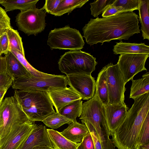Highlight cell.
<instances>
[{
    "label": "cell",
    "instance_id": "cell-19",
    "mask_svg": "<svg viewBox=\"0 0 149 149\" xmlns=\"http://www.w3.org/2000/svg\"><path fill=\"white\" fill-rule=\"evenodd\" d=\"M48 136L53 149H76L81 143H76L68 139L60 132L47 129Z\"/></svg>",
    "mask_w": 149,
    "mask_h": 149
},
{
    "label": "cell",
    "instance_id": "cell-22",
    "mask_svg": "<svg viewBox=\"0 0 149 149\" xmlns=\"http://www.w3.org/2000/svg\"><path fill=\"white\" fill-rule=\"evenodd\" d=\"M130 98L133 99L149 93V73L143 74L142 78L132 80Z\"/></svg>",
    "mask_w": 149,
    "mask_h": 149
},
{
    "label": "cell",
    "instance_id": "cell-6",
    "mask_svg": "<svg viewBox=\"0 0 149 149\" xmlns=\"http://www.w3.org/2000/svg\"><path fill=\"white\" fill-rule=\"evenodd\" d=\"M51 49L81 50L85 43L79 31L68 25L55 28L49 32L47 41Z\"/></svg>",
    "mask_w": 149,
    "mask_h": 149
},
{
    "label": "cell",
    "instance_id": "cell-46",
    "mask_svg": "<svg viewBox=\"0 0 149 149\" xmlns=\"http://www.w3.org/2000/svg\"><path fill=\"white\" fill-rule=\"evenodd\" d=\"M3 99H2V100H0V105L1 104V103L3 100Z\"/></svg>",
    "mask_w": 149,
    "mask_h": 149
},
{
    "label": "cell",
    "instance_id": "cell-2",
    "mask_svg": "<svg viewBox=\"0 0 149 149\" xmlns=\"http://www.w3.org/2000/svg\"><path fill=\"white\" fill-rule=\"evenodd\" d=\"M149 93L133 99L134 102L124 120L111 134L118 149H136L143 122L149 111Z\"/></svg>",
    "mask_w": 149,
    "mask_h": 149
},
{
    "label": "cell",
    "instance_id": "cell-1",
    "mask_svg": "<svg viewBox=\"0 0 149 149\" xmlns=\"http://www.w3.org/2000/svg\"><path fill=\"white\" fill-rule=\"evenodd\" d=\"M138 15L133 12H120L105 18L90 19L83 27V37L90 46L113 40H128L140 33Z\"/></svg>",
    "mask_w": 149,
    "mask_h": 149
},
{
    "label": "cell",
    "instance_id": "cell-36",
    "mask_svg": "<svg viewBox=\"0 0 149 149\" xmlns=\"http://www.w3.org/2000/svg\"><path fill=\"white\" fill-rule=\"evenodd\" d=\"M62 0H46L42 7L46 12L51 14L58 6Z\"/></svg>",
    "mask_w": 149,
    "mask_h": 149
},
{
    "label": "cell",
    "instance_id": "cell-8",
    "mask_svg": "<svg viewBox=\"0 0 149 149\" xmlns=\"http://www.w3.org/2000/svg\"><path fill=\"white\" fill-rule=\"evenodd\" d=\"M42 8H36L19 13L15 19L19 30L28 36L41 33L46 25V12Z\"/></svg>",
    "mask_w": 149,
    "mask_h": 149
},
{
    "label": "cell",
    "instance_id": "cell-25",
    "mask_svg": "<svg viewBox=\"0 0 149 149\" xmlns=\"http://www.w3.org/2000/svg\"><path fill=\"white\" fill-rule=\"evenodd\" d=\"M39 0H5L1 5L5 8L6 12L15 10L21 12L36 8V5Z\"/></svg>",
    "mask_w": 149,
    "mask_h": 149
},
{
    "label": "cell",
    "instance_id": "cell-27",
    "mask_svg": "<svg viewBox=\"0 0 149 149\" xmlns=\"http://www.w3.org/2000/svg\"><path fill=\"white\" fill-rule=\"evenodd\" d=\"M42 122L52 130L57 129L64 124H69L73 122L56 112L47 116Z\"/></svg>",
    "mask_w": 149,
    "mask_h": 149
},
{
    "label": "cell",
    "instance_id": "cell-31",
    "mask_svg": "<svg viewBox=\"0 0 149 149\" xmlns=\"http://www.w3.org/2000/svg\"><path fill=\"white\" fill-rule=\"evenodd\" d=\"M112 4L123 8V12H133L138 10V0H115Z\"/></svg>",
    "mask_w": 149,
    "mask_h": 149
},
{
    "label": "cell",
    "instance_id": "cell-10",
    "mask_svg": "<svg viewBox=\"0 0 149 149\" xmlns=\"http://www.w3.org/2000/svg\"><path fill=\"white\" fill-rule=\"evenodd\" d=\"M149 54L130 53L120 54L117 63L121 72L125 83L133 79L138 73L147 69L145 64Z\"/></svg>",
    "mask_w": 149,
    "mask_h": 149
},
{
    "label": "cell",
    "instance_id": "cell-34",
    "mask_svg": "<svg viewBox=\"0 0 149 149\" xmlns=\"http://www.w3.org/2000/svg\"><path fill=\"white\" fill-rule=\"evenodd\" d=\"M123 8L121 6H115L112 4L107 7L102 13L103 18L107 17L123 12Z\"/></svg>",
    "mask_w": 149,
    "mask_h": 149
},
{
    "label": "cell",
    "instance_id": "cell-39",
    "mask_svg": "<svg viewBox=\"0 0 149 149\" xmlns=\"http://www.w3.org/2000/svg\"><path fill=\"white\" fill-rule=\"evenodd\" d=\"M6 63L5 56H0V73L6 72Z\"/></svg>",
    "mask_w": 149,
    "mask_h": 149
},
{
    "label": "cell",
    "instance_id": "cell-42",
    "mask_svg": "<svg viewBox=\"0 0 149 149\" xmlns=\"http://www.w3.org/2000/svg\"><path fill=\"white\" fill-rule=\"evenodd\" d=\"M7 90V89L0 90V100L3 99V97Z\"/></svg>",
    "mask_w": 149,
    "mask_h": 149
},
{
    "label": "cell",
    "instance_id": "cell-38",
    "mask_svg": "<svg viewBox=\"0 0 149 149\" xmlns=\"http://www.w3.org/2000/svg\"><path fill=\"white\" fill-rule=\"evenodd\" d=\"M81 143L84 149H95L92 138L90 133L84 137Z\"/></svg>",
    "mask_w": 149,
    "mask_h": 149
},
{
    "label": "cell",
    "instance_id": "cell-14",
    "mask_svg": "<svg viewBox=\"0 0 149 149\" xmlns=\"http://www.w3.org/2000/svg\"><path fill=\"white\" fill-rule=\"evenodd\" d=\"M107 126L111 134L121 123L127 114L128 108L125 103L104 106Z\"/></svg>",
    "mask_w": 149,
    "mask_h": 149
},
{
    "label": "cell",
    "instance_id": "cell-4",
    "mask_svg": "<svg viewBox=\"0 0 149 149\" xmlns=\"http://www.w3.org/2000/svg\"><path fill=\"white\" fill-rule=\"evenodd\" d=\"M96 59L93 56L81 50H71L61 56L58 62V68L66 75H91L97 64Z\"/></svg>",
    "mask_w": 149,
    "mask_h": 149
},
{
    "label": "cell",
    "instance_id": "cell-23",
    "mask_svg": "<svg viewBox=\"0 0 149 149\" xmlns=\"http://www.w3.org/2000/svg\"><path fill=\"white\" fill-rule=\"evenodd\" d=\"M83 111V101L79 99L70 102L63 107L59 113L73 122L77 121Z\"/></svg>",
    "mask_w": 149,
    "mask_h": 149
},
{
    "label": "cell",
    "instance_id": "cell-28",
    "mask_svg": "<svg viewBox=\"0 0 149 149\" xmlns=\"http://www.w3.org/2000/svg\"><path fill=\"white\" fill-rule=\"evenodd\" d=\"M6 33L9 40V51L14 49L24 54L22 38L17 31L11 27L7 30Z\"/></svg>",
    "mask_w": 149,
    "mask_h": 149
},
{
    "label": "cell",
    "instance_id": "cell-13",
    "mask_svg": "<svg viewBox=\"0 0 149 149\" xmlns=\"http://www.w3.org/2000/svg\"><path fill=\"white\" fill-rule=\"evenodd\" d=\"M48 95L56 112L64 106L73 101L81 99V97L71 87L54 88L47 91Z\"/></svg>",
    "mask_w": 149,
    "mask_h": 149
},
{
    "label": "cell",
    "instance_id": "cell-30",
    "mask_svg": "<svg viewBox=\"0 0 149 149\" xmlns=\"http://www.w3.org/2000/svg\"><path fill=\"white\" fill-rule=\"evenodd\" d=\"M148 143H149V113L142 124L138 138L137 146Z\"/></svg>",
    "mask_w": 149,
    "mask_h": 149
},
{
    "label": "cell",
    "instance_id": "cell-9",
    "mask_svg": "<svg viewBox=\"0 0 149 149\" xmlns=\"http://www.w3.org/2000/svg\"><path fill=\"white\" fill-rule=\"evenodd\" d=\"M106 68L109 104H121L124 102L126 90L123 75L117 63H110Z\"/></svg>",
    "mask_w": 149,
    "mask_h": 149
},
{
    "label": "cell",
    "instance_id": "cell-17",
    "mask_svg": "<svg viewBox=\"0 0 149 149\" xmlns=\"http://www.w3.org/2000/svg\"><path fill=\"white\" fill-rule=\"evenodd\" d=\"M5 56L6 63V73L13 81L29 73L10 51H8Z\"/></svg>",
    "mask_w": 149,
    "mask_h": 149
},
{
    "label": "cell",
    "instance_id": "cell-20",
    "mask_svg": "<svg viewBox=\"0 0 149 149\" xmlns=\"http://www.w3.org/2000/svg\"><path fill=\"white\" fill-rule=\"evenodd\" d=\"M138 20L141 24L143 39L149 40V0H138Z\"/></svg>",
    "mask_w": 149,
    "mask_h": 149
},
{
    "label": "cell",
    "instance_id": "cell-29",
    "mask_svg": "<svg viewBox=\"0 0 149 149\" xmlns=\"http://www.w3.org/2000/svg\"><path fill=\"white\" fill-rule=\"evenodd\" d=\"M115 0H97L90 3L91 15L94 17H97L102 13L105 8L112 4Z\"/></svg>",
    "mask_w": 149,
    "mask_h": 149
},
{
    "label": "cell",
    "instance_id": "cell-3",
    "mask_svg": "<svg viewBox=\"0 0 149 149\" xmlns=\"http://www.w3.org/2000/svg\"><path fill=\"white\" fill-rule=\"evenodd\" d=\"M14 96L29 120L42 121L55 112L47 92L34 90H15Z\"/></svg>",
    "mask_w": 149,
    "mask_h": 149
},
{
    "label": "cell",
    "instance_id": "cell-16",
    "mask_svg": "<svg viewBox=\"0 0 149 149\" xmlns=\"http://www.w3.org/2000/svg\"><path fill=\"white\" fill-rule=\"evenodd\" d=\"M60 132L67 139L76 143H81L84 137L89 133L85 124L77 121L70 123L66 128Z\"/></svg>",
    "mask_w": 149,
    "mask_h": 149
},
{
    "label": "cell",
    "instance_id": "cell-35",
    "mask_svg": "<svg viewBox=\"0 0 149 149\" xmlns=\"http://www.w3.org/2000/svg\"><path fill=\"white\" fill-rule=\"evenodd\" d=\"M13 81L6 72L0 73V90H8L12 86Z\"/></svg>",
    "mask_w": 149,
    "mask_h": 149
},
{
    "label": "cell",
    "instance_id": "cell-21",
    "mask_svg": "<svg viewBox=\"0 0 149 149\" xmlns=\"http://www.w3.org/2000/svg\"><path fill=\"white\" fill-rule=\"evenodd\" d=\"M95 91L103 105L105 106L108 104L109 95L105 66L103 68L98 74L96 81Z\"/></svg>",
    "mask_w": 149,
    "mask_h": 149
},
{
    "label": "cell",
    "instance_id": "cell-24",
    "mask_svg": "<svg viewBox=\"0 0 149 149\" xmlns=\"http://www.w3.org/2000/svg\"><path fill=\"white\" fill-rule=\"evenodd\" d=\"M88 0H62L56 9L51 14L60 16L70 13L74 9L83 6Z\"/></svg>",
    "mask_w": 149,
    "mask_h": 149
},
{
    "label": "cell",
    "instance_id": "cell-41",
    "mask_svg": "<svg viewBox=\"0 0 149 149\" xmlns=\"http://www.w3.org/2000/svg\"><path fill=\"white\" fill-rule=\"evenodd\" d=\"M33 149H53L51 148L46 146H37Z\"/></svg>",
    "mask_w": 149,
    "mask_h": 149
},
{
    "label": "cell",
    "instance_id": "cell-26",
    "mask_svg": "<svg viewBox=\"0 0 149 149\" xmlns=\"http://www.w3.org/2000/svg\"><path fill=\"white\" fill-rule=\"evenodd\" d=\"M9 51L16 57L30 74L32 76L38 77L48 78L54 75V74L42 72L35 68L27 61L25 58V54H23L18 51L12 49Z\"/></svg>",
    "mask_w": 149,
    "mask_h": 149
},
{
    "label": "cell",
    "instance_id": "cell-12",
    "mask_svg": "<svg viewBox=\"0 0 149 149\" xmlns=\"http://www.w3.org/2000/svg\"><path fill=\"white\" fill-rule=\"evenodd\" d=\"M70 87L77 93L83 100H89L94 95L96 81L91 75L72 74L66 75Z\"/></svg>",
    "mask_w": 149,
    "mask_h": 149
},
{
    "label": "cell",
    "instance_id": "cell-45",
    "mask_svg": "<svg viewBox=\"0 0 149 149\" xmlns=\"http://www.w3.org/2000/svg\"><path fill=\"white\" fill-rule=\"evenodd\" d=\"M4 1H5V0H0V4L2 3H3L4 2Z\"/></svg>",
    "mask_w": 149,
    "mask_h": 149
},
{
    "label": "cell",
    "instance_id": "cell-11",
    "mask_svg": "<svg viewBox=\"0 0 149 149\" xmlns=\"http://www.w3.org/2000/svg\"><path fill=\"white\" fill-rule=\"evenodd\" d=\"M36 125L29 121L14 127L0 139V149H18Z\"/></svg>",
    "mask_w": 149,
    "mask_h": 149
},
{
    "label": "cell",
    "instance_id": "cell-47",
    "mask_svg": "<svg viewBox=\"0 0 149 149\" xmlns=\"http://www.w3.org/2000/svg\"><path fill=\"white\" fill-rule=\"evenodd\" d=\"M2 54V53L1 52V50H0V56H1V55Z\"/></svg>",
    "mask_w": 149,
    "mask_h": 149
},
{
    "label": "cell",
    "instance_id": "cell-7",
    "mask_svg": "<svg viewBox=\"0 0 149 149\" xmlns=\"http://www.w3.org/2000/svg\"><path fill=\"white\" fill-rule=\"evenodd\" d=\"M66 76L54 75L48 78L34 77L30 73L13 81L12 88L15 90H34L47 92L54 88L67 87Z\"/></svg>",
    "mask_w": 149,
    "mask_h": 149
},
{
    "label": "cell",
    "instance_id": "cell-44",
    "mask_svg": "<svg viewBox=\"0 0 149 149\" xmlns=\"http://www.w3.org/2000/svg\"><path fill=\"white\" fill-rule=\"evenodd\" d=\"M2 120L1 116V114H0V127H1V126L2 125Z\"/></svg>",
    "mask_w": 149,
    "mask_h": 149
},
{
    "label": "cell",
    "instance_id": "cell-43",
    "mask_svg": "<svg viewBox=\"0 0 149 149\" xmlns=\"http://www.w3.org/2000/svg\"><path fill=\"white\" fill-rule=\"evenodd\" d=\"M76 149H84V148L82 146V145L81 143V144L78 147V148Z\"/></svg>",
    "mask_w": 149,
    "mask_h": 149
},
{
    "label": "cell",
    "instance_id": "cell-18",
    "mask_svg": "<svg viewBox=\"0 0 149 149\" xmlns=\"http://www.w3.org/2000/svg\"><path fill=\"white\" fill-rule=\"evenodd\" d=\"M115 54L130 53L149 54V46L144 43H136L123 42H116L113 49Z\"/></svg>",
    "mask_w": 149,
    "mask_h": 149
},
{
    "label": "cell",
    "instance_id": "cell-33",
    "mask_svg": "<svg viewBox=\"0 0 149 149\" xmlns=\"http://www.w3.org/2000/svg\"><path fill=\"white\" fill-rule=\"evenodd\" d=\"M82 123L85 124L87 127L91 136L95 149H103L98 137L92 125L88 121L81 120Z\"/></svg>",
    "mask_w": 149,
    "mask_h": 149
},
{
    "label": "cell",
    "instance_id": "cell-32",
    "mask_svg": "<svg viewBox=\"0 0 149 149\" xmlns=\"http://www.w3.org/2000/svg\"><path fill=\"white\" fill-rule=\"evenodd\" d=\"M11 27L10 18L5 10L0 7V36Z\"/></svg>",
    "mask_w": 149,
    "mask_h": 149
},
{
    "label": "cell",
    "instance_id": "cell-40",
    "mask_svg": "<svg viewBox=\"0 0 149 149\" xmlns=\"http://www.w3.org/2000/svg\"><path fill=\"white\" fill-rule=\"evenodd\" d=\"M136 149H149V143L139 145Z\"/></svg>",
    "mask_w": 149,
    "mask_h": 149
},
{
    "label": "cell",
    "instance_id": "cell-5",
    "mask_svg": "<svg viewBox=\"0 0 149 149\" xmlns=\"http://www.w3.org/2000/svg\"><path fill=\"white\" fill-rule=\"evenodd\" d=\"M0 114L2 120L0 127V139L14 127L30 121L14 96L3 100L0 105Z\"/></svg>",
    "mask_w": 149,
    "mask_h": 149
},
{
    "label": "cell",
    "instance_id": "cell-37",
    "mask_svg": "<svg viewBox=\"0 0 149 149\" xmlns=\"http://www.w3.org/2000/svg\"><path fill=\"white\" fill-rule=\"evenodd\" d=\"M0 49L2 53L5 55L9 51V43L6 32L0 36Z\"/></svg>",
    "mask_w": 149,
    "mask_h": 149
},
{
    "label": "cell",
    "instance_id": "cell-15",
    "mask_svg": "<svg viewBox=\"0 0 149 149\" xmlns=\"http://www.w3.org/2000/svg\"><path fill=\"white\" fill-rule=\"evenodd\" d=\"M38 146L52 148L47 129L45 126L42 125H36L18 149H33Z\"/></svg>",
    "mask_w": 149,
    "mask_h": 149
}]
</instances>
